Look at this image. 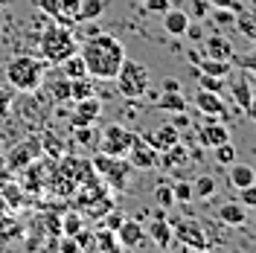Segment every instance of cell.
I'll return each instance as SVG.
<instances>
[{
    "instance_id": "obj_48",
    "label": "cell",
    "mask_w": 256,
    "mask_h": 253,
    "mask_svg": "<svg viewBox=\"0 0 256 253\" xmlns=\"http://www.w3.org/2000/svg\"><path fill=\"white\" fill-rule=\"evenodd\" d=\"M210 6H222V9H233V12H239L242 9L239 0H210Z\"/></svg>"
},
{
    "instance_id": "obj_22",
    "label": "cell",
    "mask_w": 256,
    "mask_h": 253,
    "mask_svg": "<svg viewBox=\"0 0 256 253\" xmlns=\"http://www.w3.org/2000/svg\"><path fill=\"white\" fill-rule=\"evenodd\" d=\"M195 67H198V73H207V76H222V79H227V76L233 73V62H222V58H201Z\"/></svg>"
},
{
    "instance_id": "obj_7",
    "label": "cell",
    "mask_w": 256,
    "mask_h": 253,
    "mask_svg": "<svg viewBox=\"0 0 256 253\" xmlns=\"http://www.w3.org/2000/svg\"><path fill=\"white\" fill-rule=\"evenodd\" d=\"M169 224H172V233L186 248H195V250H207L210 248V238L204 236V230L192 222V218H169Z\"/></svg>"
},
{
    "instance_id": "obj_41",
    "label": "cell",
    "mask_w": 256,
    "mask_h": 253,
    "mask_svg": "<svg viewBox=\"0 0 256 253\" xmlns=\"http://www.w3.org/2000/svg\"><path fill=\"white\" fill-rule=\"evenodd\" d=\"M76 244H79V250H96V244H94V233H88L84 227H82L79 233H76Z\"/></svg>"
},
{
    "instance_id": "obj_42",
    "label": "cell",
    "mask_w": 256,
    "mask_h": 253,
    "mask_svg": "<svg viewBox=\"0 0 256 253\" xmlns=\"http://www.w3.org/2000/svg\"><path fill=\"white\" fill-rule=\"evenodd\" d=\"M58 6H62V15H67V18H73V20H76L82 0H58Z\"/></svg>"
},
{
    "instance_id": "obj_36",
    "label": "cell",
    "mask_w": 256,
    "mask_h": 253,
    "mask_svg": "<svg viewBox=\"0 0 256 253\" xmlns=\"http://www.w3.org/2000/svg\"><path fill=\"white\" fill-rule=\"evenodd\" d=\"M230 62L236 64V67H242V70H248V73H256V47L248 52V56H230Z\"/></svg>"
},
{
    "instance_id": "obj_23",
    "label": "cell",
    "mask_w": 256,
    "mask_h": 253,
    "mask_svg": "<svg viewBox=\"0 0 256 253\" xmlns=\"http://www.w3.org/2000/svg\"><path fill=\"white\" fill-rule=\"evenodd\" d=\"M233 24L239 26V32L244 38H250L256 44V9H244V6H242L239 12H236V20H233Z\"/></svg>"
},
{
    "instance_id": "obj_53",
    "label": "cell",
    "mask_w": 256,
    "mask_h": 253,
    "mask_svg": "<svg viewBox=\"0 0 256 253\" xmlns=\"http://www.w3.org/2000/svg\"><path fill=\"white\" fill-rule=\"evenodd\" d=\"M254 218H256V206H254Z\"/></svg>"
},
{
    "instance_id": "obj_46",
    "label": "cell",
    "mask_w": 256,
    "mask_h": 253,
    "mask_svg": "<svg viewBox=\"0 0 256 253\" xmlns=\"http://www.w3.org/2000/svg\"><path fill=\"white\" fill-rule=\"evenodd\" d=\"M120 224H122V216L108 210V212H105V222H102V227H108V230H114V233H116V227H120Z\"/></svg>"
},
{
    "instance_id": "obj_2",
    "label": "cell",
    "mask_w": 256,
    "mask_h": 253,
    "mask_svg": "<svg viewBox=\"0 0 256 253\" xmlns=\"http://www.w3.org/2000/svg\"><path fill=\"white\" fill-rule=\"evenodd\" d=\"M47 79V62L38 56H15L6 64V82L15 94H35Z\"/></svg>"
},
{
    "instance_id": "obj_28",
    "label": "cell",
    "mask_w": 256,
    "mask_h": 253,
    "mask_svg": "<svg viewBox=\"0 0 256 253\" xmlns=\"http://www.w3.org/2000/svg\"><path fill=\"white\" fill-rule=\"evenodd\" d=\"M50 96H52L56 102H70V79L64 76L62 70L50 79Z\"/></svg>"
},
{
    "instance_id": "obj_29",
    "label": "cell",
    "mask_w": 256,
    "mask_h": 253,
    "mask_svg": "<svg viewBox=\"0 0 256 253\" xmlns=\"http://www.w3.org/2000/svg\"><path fill=\"white\" fill-rule=\"evenodd\" d=\"M96 84L90 76H82V79H70V102H79L84 96H94Z\"/></svg>"
},
{
    "instance_id": "obj_49",
    "label": "cell",
    "mask_w": 256,
    "mask_h": 253,
    "mask_svg": "<svg viewBox=\"0 0 256 253\" xmlns=\"http://www.w3.org/2000/svg\"><path fill=\"white\" fill-rule=\"evenodd\" d=\"M160 88H163V90H180V82L169 76V79H163V84H160Z\"/></svg>"
},
{
    "instance_id": "obj_39",
    "label": "cell",
    "mask_w": 256,
    "mask_h": 253,
    "mask_svg": "<svg viewBox=\"0 0 256 253\" xmlns=\"http://www.w3.org/2000/svg\"><path fill=\"white\" fill-rule=\"evenodd\" d=\"M12 99H15V90H12V88H0V120L9 116V111H12Z\"/></svg>"
},
{
    "instance_id": "obj_34",
    "label": "cell",
    "mask_w": 256,
    "mask_h": 253,
    "mask_svg": "<svg viewBox=\"0 0 256 253\" xmlns=\"http://www.w3.org/2000/svg\"><path fill=\"white\" fill-rule=\"evenodd\" d=\"M154 201L158 206H175V192H172V184H160L158 190H154Z\"/></svg>"
},
{
    "instance_id": "obj_1",
    "label": "cell",
    "mask_w": 256,
    "mask_h": 253,
    "mask_svg": "<svg viewBox=\"0 0 256 253\" xmlns=\"http://www.w3.org/2000/svg\"><path fill=\"white\" fill-rule=\"evenodd\" d=\"M79 56L84 58L90 79L111 82L120 70V64L126 62V47L120 38H114L108 32H96L90 38H84V44L79 47Z\"/></svg>"
},
{
    "instance_id": "obj_11",
    "label": "cell",
    "mask_w": 256,
    "mask_h": 253,
    "mask_svg": "<svg viewBox=\"0 0 256 253\" xmlns=\"http://www.w3.org/2000/svg\"><path fill=\"white\" fill-rule=\"evenodd\" d=\"M116 238H120V248L137 250V248L146 244V227L134 218H122V224L116 227Z\"/></svg>"
},
{
    "instance_id": "obj_14",
    "label": "cell",
    "mask_w": 256,
    "mask_h": 253,
    "mask_svg": "<svg viewBox=\"0 0 256 253\" xmlns=\"http://www.w3.org/2000/svg\"><path fill=\"white\" fill-rule=\"evenodd\" d=\"M230 140V131H227V126H224L222 120H212L210 116V122L201 131H198V142L204 146V148H216L218 142H227Z\"/></svg>"
},
{
    "instance_id": "obj_26",
    "label": "cell",
    "mask_w": 256,
    "mask_h": 253,
    "mask_svg": "<svg viewBox=\"0 0 256 253\" xmlns=\"http://www.w3.org/2000/svg\"><path fill=\"white\" fill-rule=\"evenodd\" d=\"M73 146H82V148L99 146V131L94 126H76L73 128Z\"/></svg>"
},
{
    "instance_id": "obj_10",
    "label": "cell",
    "mask_w": 256,
    "mask_h": 253,
    "mask_svg": "<svg viewBox=\"0 0 256 253\" xmlns=\"http://www.w3.org/2000/svg\"><path fill=\"white\" fill-rule=\"evenodd\" d=\"M158 148L152 146V142L146 140V137H134V142H131V148H128V163L134 166V169H140V172H146V169H154L158 166Z\"/></svg>"
},
{
    "instance_id": "obj_16",
    "label": "cell",
    "mask_w": 256,
    "mask_h": 253,
    "mask_svg": "<svg viewBox=\"0 0 256 253\" xmlns=\"http://www.w3.org/2000/svg\"><path fill=\"white\" fill-rule=\"evenodd\" d=\"M184 163H190V152H186V146L180 140H178L175 146H169V148H163L158 154L160 169H178V166H184Z\"/></svg>"
},
{
    "instance_id": "obj_37",
    "label": "cell",
    "mask_w": 256,
    "mask_h": 253,
    "mask_svg": "<svg viewBox=\"0 0 256 253\" xmlns=\"http://www.w3.org/2000/svg\"><path fill=\"white\" fill-rule=\"evenodd\" d=\"M198 88L222 94V90H224V79H222V76H207V73H198Z\"/></svg>"
},
{
    "instance_id": "obj_43",
    "label": "cell",
    "mask_w": 256,
    "mask_h": 253,
    "mask_svg": "<svg viewBox=\"0 0 256 253\" xmlns=\"http://www.w3.org/2000/svg\"><path fill=\"white\" fill-rule=\"evenodd\" d=\"M190 3H192V12H190L192 20H195V18L210 15V0H190Z\"/></svg>"
},
{
    "instance_id": "obj_50",
    "label": "cell",
    "mask_w": 256,
    "mask_h": 253,
    "mask_svg": "<svg viewBox=\"0 0 256 253\" xmlns=\"http://www.w3.org/2000/svg\"><path fill=\"white\" fill-rule=\"evenodd\" d=\"M248 116H250V120H256V99L250 102V108H248Z\"/></svg>"
},
{
    "instance_id": "obj_40",
    "label": "cell",
    "mask_w": 256,
    "mask_h": 253,
    "mask_svg": "<svg viewBox=\"0 0 256 253\" xmlns=\"http://www.w3.org/2000/svg\"><path fill=\"white\" fill-rule=\"evenodd\" d=\"M212 20L222 24V26H230L236 20V12L233 9H222V6H212Z\"/></svg>"
},
{
    "instance_id": "obj_19",
    "label": "cell",
    "mask_w": 256,
    "mask_h": 253,
    "mask_svg": "<svg viewBox=\"0 0 256 253\" xmlns=\"http://www.w3.org/2000/svg\"><path fill=\"white\" fill-rule=\"evenodd\" d=\"M201 41H204V56H207V58L230 62V56H233V44H230L224 35H210V38H201Z\"/></svg>"
},
{
    "instance_id": "obj_15",
    "label": "cell",
    "mask_w": 256,
    "mask_h": 253,
    "mask_svg": "<svg viewBox=\"0 0 256 253\" xmlns=\"http://www.w3.org/2000/svg\"><path fill=\"white\" fill-rule=\"evenodd\" d=\"M190 24H192V18L186 9H166L163 12V30L169 32L172 38H180V35H186V30H190Z\"/></svg>"
},
{
    "instance_id": "obj_21",
    "label": "cell",
    "mask_w": 256,
    "mask_h": 253,
    "mask_svg": "<svg viewBox=\"0 0 256 253\" xmlns=\"http://www.w3.org/2000/svg\"><path fill=\"white\" fill-rule=\"evenodd\" d=\"M108 9V0H82L79 15H76V24H84V20H99Z\"/></svg>"
},
{
    "instance_id": "obj_5",
    "label": "cell",
    "mask_w": 256,
    "mask_h": 253,
    "mask_svg": "<svg viewBox=\"0 0 256 253\" xmlns=\"http://www.w3.org/2000/svg\"><path fill=\"white\" fill-rule=\"evenodd\" d=\"M90 166H94V172L99 174V180L102 184H108L111 190L122 192L128 190V180H131V172H134V166L128 163V158H114V154H96L90 160Z\"/></svg>"
},
{
    "instance_id": "obj_17",
    "label": "cell",
    "mask_w": 256,
    "mask_h": 253,
    "mask_svg": "<svg viewBox=\"0 0 256 253\" xmlns=\"http://www.w3.org/2000/svg\"><path fill=\"white\" fill-rule=\"evenodd\" d=\"M146 140L152 142L158 152H163V148H169V146H175L178 140H180V131H178L172 122H166V126H160V128H154L152 134H143Z\"/></svg>"
},
{
    "instance_id": "obj_8",
    "label": "cell",
    "mask_w": 256,
    "mask_h": 253,
    "mask_svg": "<svg viewBox=\"0 0 256 253\" xmlns=\"http://www.w3.org/2000/svg\"><path fill=\"white\" fill-rule=\"evenodd\" d=\"M99 114H102V99L94 94V96H84L79 102H73V111L67 114V120H70V128L94 126L96 120H99Z\"/></svg>"
},
{
    "instance_id": "obj_31",
    "label": "cell",
    "mask_w": 256,
    "mask_h": 253,
    "mask_svg": "<svg viewBox=\"0 0 256 253\" xmlns=\"http://www.w3.org/2000/svg\"><path fill=\"white\" fill-rule=\"evenodd\" d=\"M82 227H84V216L73 210V212H67L62 218V236H76Z\"/></svg>"
},
{
    "instance_id": "obj_35",
    "label": "cell",
    "mask_w": 256,
    "mask_h": 253,
    "mask_svg": "<svg viewBox=\"0 0 256 253\" xmlns=\"http://www.w3.org/2000/svg\"><path fill=\"white\" fill-rule=\"evenodd\" d=\"M172 192H175V204H190L192 201V180H178V184H172Z\"/></svg>"
},
{
    "instance_id": "obj_3",
    "label": "cell",
    "mask_w": 256,
    "mask_h": 253,
    "mask_svg": "<svg viewBox=\"0 0 256 253\" xmlns=\"http://www.w3.org/2000/svg\"><path fill=\"white\" fill-rule=\"evenodd\" d=\"M38 44H41V58L47 64H62L67 56L79 52V41H76V35L70 32V26H62V24H56V20L41 26Z\"/></svg>"
},
{
    "instance_id": "obj_30",
    "label": "cell",
    "mask_w": 256,
    "mask_h": 253,
    "mask_svg": "<svg viewBox=\"0 0 256 253\" xmlns=\"http://www.w3.org/2000/svg\"><path fill=\"white\" fill-rule=\"evenodd\" d=\"M94 244L96 250H120V238H116V233L114 230H108V227H99V230H94Z\"/></svg>"
},
{
    "instance_id": "obj_52",
    "label": "cell",
    "mask_w": 256,
    "mask_h": 253,
    "mask_svg": "<svg viewBox=\"0 0 256 253\" xmlns=\"http://www.w3.org/2000/svg\"><path fill=\"white\" fill-rule=\"evenodd\" d=\"M250 9H256V0H250Z\"/></svg>"
},
{
    "instance_id": "obj_12",
    "label": "cell",
    "mask_w": 256,
    "mask_h": 253,
    "mask_svg": "<svg viewBox=\"0 0 256 253\" xmlns=\"http://www.w3.org/2000/svg\"><path fill=\"white\" fill-rule=\"evenodd\" d=\"M195 108L201 114H207V120H222L227 116V105H224L222 94H216V90H204V88H198V94H195Z\"/></svg>"
},
{
    "instance_id": "obj_25",
    "label": "cell",
    "mask_w": 256,
    "mask_h": 253,
    "mask_svg": "<svg viewBox=\"0 0 256 253\" xmlns=\"http://www.w3.org/2000/svg\"><path fill=\"white\" fill-rule=\"evenodd\" d=\"M158 108L160 111H186V99L180 96V90H163V94L158 96Z\"/></svg>"
},
{
    "instance_id": "obj_47",
    "label": "cell",
    "mask_w": 256,
    "mask_h": 253,
    "mask_svg": "<svg viewBox=\"0 0 256 253\" xmlns=\"http://www.w3.org/2000/svg\"><path fill=\"white\" fill-rule=\"evenodd\" d=\"M172 126H175L178 131L190 128V116H186V111H175V114H172Z\"/></svg>"
},
{
    "instance_id": "obj_27",
    "label": "cell",
    "mask_w": 256,
    "mask_h": 253,
    "mask_svg": "<svg viewBox=\"0 0 256 253\" xmlns=\"http://www.w3.org/2000/svg\"><path fill=\"white\" fill-rule=\"evenodd\" d=\"M212 195H216V178H212V174H201V178L192 180V198L207 201Z\"/></svg>"
},
{
    "instance_id": "obj_13",
    "label": "cell",
    "mask_w": 256,
    "mask_h": 253,
    "mask_svg": "<svg viewBox=\"0 0 256 253\" xmlns=\"http://www.w3.org/2000/svg\"><path fill=\"white\" fill-rule=\"evenodd\" d=\"M146 238H152L158 248H172V238H175V233H172V224H169V218L163 216V210H160L158 216L148 222V227H146Z\"/></svg>"
},
{
    "instance_id": "obj_18",
    "label": "cell",
    "mask_w": 256,
    "mask_h": 253,
    "mask_svg": "<svg viewBox=\"0 0 256 253\" xmlns=\"http://www.w3.org/2000/svg\"><path fill=\"white\" fill-rule=\"evenodd\" d=\"M216 216H218V222L227 224V227H244V224H248V206H242L239 201L222 204Z\"/></svg>"
},
{
    "instance_id": "obj_33",
    "label": "cell",
    "mask_w": 256,
    "mask_h": 253,
    "mask_svg": "<svg viewBox=\"0 0 256 253\" xmlns=\"http://www.w3.org/2000/svg\"><path fill=\"white\" fill-rule=\"evenodd\" d=\"M212 154H216V163H222V166H230L233 160H236V146L227 140V142H218L216 148H212Z\"/></svg>"
},
{
    "instance_id": "obj_24",
    "label": "cell",
    "mask_w": 256,
    "mask_h": 253,
    "mask_svg": "<svg viewBox=\"0 0 256 253\" xmlns=\"http://www.w3.org/2000/svg\"><path fill=\"white\" fill-rule=\"evenodd\" d=\"M58 70H62L67 79H82V76H88V67H84V58H82L79 52H73V56H67L62 64H58Z\"/></svg>"
},
{
    "instance_id": "obj_51",
    "label": "cell",
    "mask_w": 256,
    "mask_h": 253,
    "mask_svg": "<svg viewBox=\"0 0 256 253\" xmlns=\"http://www.w3.org/2000/svg\"><path fill=\"white\" fill-rule=\"evenodd\" d=\"M9 3H12V0H0V9H3V6H9Z\"/></svg>"
},
{
    "instance_id": "obj_45",
    "label": "cell",
    "mask_w": 256,
    "mask_h": 253,
    "mask_svg": "<svg viewBox=\"0 0 256 253\" xmlns=\"http://www.w3.org/2000/svg\"><path fill=\"white\" fill-rule=\"evenodd\" d=\"M143 3H146V9H148V12H158V15H163V12L172 6L169 0H143Z\"/></svg>"
},
{
    "instance_id": "obj_4",
    "label": "cell",
    "mask_w": 256,
    "mask_h": 253,
    "mask_svg": "<svg viewBox=\"0 0 256 253\" xmlns=\"http://www.w3.org/2000/svg\"><path fill=\"white\" fill-rule=\"evenodd\" d=\"M114 82H116V90H120L122 99H143L148 94V67L140 62L126 58V62L120 64Z\"/></svg>"
},
{
    "instance_id": "obj_32",
    "label": "cell",
    "mask_w": 256,
    "mask_h": 253,
    "mask_svg": "<svg viewBox=\"0 0 256 253\" xmlns=\"http://www.w3.org/2000/svg\"><path fill=\"white\" fill-rule=\"evenodd\" d=\"M233 96H236V102H239L244 111H248V108H250V102H254V90H250V84H248L244 79L233 82Z\"/></svg>"
},
{
    "instance_id": "obj_44",
    "label": "cell",
    "mask_w": 256,
    "mask_h": 253,
    "mask_svg": "<svg viewBox=\"0 0 256 253\" xmlns=\"http://www.w3.org/2000/svg\"><path fill=\"white\" fill-rule=\"evenodd\" d=\"M62 253H79V244H76V238L73 236H64V238H58V244H56Z\"/></svg>"
},
{
    "instance_id": "obj_20",
    "label": "cell",
    "mask_w": 256,
    "mask_h": 253,
    "mask_svg": "<svg viewBox=\"0 0 256 253\" xmlns=\"http://www.w3.org/2000/svg\"><path fill=\"white\" fill-rule=\"evenodd\" d=\"M254 180H256L254 166H248V163H230V186L233 190H242V186H248Z\"/></svg>"
},
{
    "instance_id": "obj_38",
    "label": "cell",
    "mask_w": 256,
    "mask_h": 253,
    "mask_svg": "<svg viewBox=\"0 0 256 253\" xmlns=\"http://www.w3.org/2000/svg\"><path fill=\"white\" fill-rule=\"evenodd\" d=\"M239 204L248 206V210H254V206H256V180L239 190Z\"/></svg>"
},
{
    "instance_id": "obj_6",
    "label": "cell",
    "mask_w": 256,
    "mask_h": 253,
    "mask_svg": "<svg viewBox=\"0 0 256 253\" xmlns=\"http://www.w3.org/2000/svg\"><path fill=\"white\" fill-rule=\"evenodd\" d=\"M134 137H137V134L128 131L126 126L111 122V126L99 134V152H102V154H114V158H126L128 148H131V142H134Z\"/></svg>"
},
{
    "instance_id": "obj_9",
    "label": "cell",
    "mask_w": 256,
    "mask_h": 253,
    "mask_svg": "<svg viewBox=\"0 0 256 253\" xmlns=\"http://www.w3.org/2000/svg\"><path fill=\"white\" fill-rule=\"evenodd\" d=\"M41 152H44V142L38 140V137H26L24 142H18L15 148L9 152L6 163H9V169H26L30 163H35V160L41 158Z\"/></svg>"
}]
</instances>
